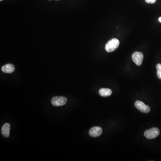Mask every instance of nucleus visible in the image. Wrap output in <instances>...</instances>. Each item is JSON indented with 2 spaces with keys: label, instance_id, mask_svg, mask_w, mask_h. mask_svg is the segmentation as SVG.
<instances>
[{
  "label": "nucleus",
  "instance_id": "f257e3e1",
  "mask_svg": "<svg viewBox=\"0 0 161 161\" xmlns=\"http://www.w3.org/2000/svg\"><path fill=\"white\" fill-rule=\"evenodd\" d=\"M119 45V40L114 38L107 42L105 46V50L108 52H113L117 49Z\"/></svg>",
  "mask_w": 161,
  "mask_h": 161
},
{
  "label": "nucleus",
  "instance_id": "f03ea898",
  "mask_svg": "<svg viewBox=\"0 0 161 161\" xmlns=\"http://www.w3.org/2000/svg\"><path fill=\"white\" fill-rule=\"evenodd\" d=\"M160 131L157 127H153L151 129L146 130L144 133V136L146 138L149 139L155 138L159 136Z\"/></svg>",
  "mask_w": 161,
  "mask_h": 161
},
{
  "label": "nucleus",
  "instance_id": "7ed1b4c3",
  "mask_svg": "<svg viewBox=\"0 0 161 161\" xmlns=\"http://www.w3.org/2000/svg\"><path fill=\"white\" fill-rule=\"evenodd\" d=\"M66 98L62 96L54 97L51 100V103L53 106L59 107L65 105L66 103Z\"/></svg>",
  "mask_w": 161,
  "mask_h": 161
},
{
  "label": "nucleus",
  "instance_id": "20e7f679",
  "mask_svg": "<svg viewBox=\"0 0 161 161\" xmlns=\"http://www.w3.org/2000/svg\"><path fill=\"white\" fill-rule=\"evenodd\" d=\"M135 106L141 112L145 113H148L150 111V107L141 101H137L135 102Z\"/></svg>",
  "mask_w": 161,
  "mask_h": 161
},
{
  "label": "nucleus",
  "instance_id": "39448f33",
  "mask_svg": "<svg viewBox=\"0 0 161 161\" xmlns=\"http://www.w3.org/2000/svg\"><path fill=\"white\" fill-rule=\"evenodd\" d=\"M132 60L137 66H140L142 65L144 55L143 53L138 52H135L132 56Z\"/></svg>",
  "mask_w": 161,
  "mask_h": 161
},
{
  "label": "nucleus",
  "instance_id": "423d86ee",
  "mask_svg": "<svg viewBox=\"0 0 161 161\" xmlns=\"http://www.w3.org/2000/svg\"><path fill=\"white\" fill-rule=\"evenodd\" d=\"M89 135L93 138L99 137L102 133V129L100 127L95 126L92 127L89 132Z\"/></svg>",
  "mask_w": 161,
  "mask_h": 161
},
{
  "label": "nucleus",
  "instance_id": "0eeeda50",
  "mask_svg": "<svg viewBox=\"0 0 161 161\" xmlns=\"http://www.w3.org/2000/svg\"><path fill=\"white\" fill-rule=\"evenodd\" d=\"M2 70L5 73H11L15 70V67L12 64H8L2 67Z\"/></svg>",
  "mask_w": 161,
  "mask_h": 161
},
{
  "label": "nucleus",
  "instance_id": "6e6552de",
  "mask_svg": "<svg viewBox=\"0 0 161 161\" xmlns=\"http://www.w3.org/2000/svg\"><path fill=\"white\" fill-rule=\"evenodd\" d=\"M10 125L9 123H6L2 126V134L4 137L5 138H8L9 136V131H10Z\"/></svg>",
  "mask_w": 161,
  "mask_h": 161
},
{
  "label": "nucleus",
  "instance_id": "1a4fd4ad",
  "mask_svg": "<svg viewBox=\"0 0 161 161\" xmlns=\"http://www.w3.org/2000/svg\"><path fill=\"white\" fill-rule=\"evenodd\" d=\"M112 94V91L111 89L108 88H101L99 90V94L100 96L104 97L109 96Z\"/></svg>",
  "mask_w": 161,
  "mask_h": 161
},
{
  "label": "nucleus",
  "instance_id": "9d476101",
  "mask_svg": "<svg viewBox=\"0 0 161 161\" xmlns=\"http://www.w3.org/2000/svg\"><path fill=\"white\" fill-rule=\"evenodd\" d=\"M156 69L157 70V74L158 78L161 79V64H158L156 66Z\"/></svg>",
  "mask_w": 161,
  "mask_h": 161
},
{
  "label": "nucleus",
  "instance_id": "9b49d317",
  "mask_svg": "<svg viewBox=\"0 0 161 161\" xmlns=\"http://www.w3.org/2000/svg\"><path fill=\"white\" fill-rule=\"evenodd\" d=\"M157 0H145V2L148 4H154V3L156 2Z\"/></svg>",
  "mask_w": 161,
  "mask_h": 161
},
{
  "label": "nucleus",
  "instance_id": "f8f14e48",
  "mask_svg": "<svg viewBox=\"0 0 161 161\" xmlns=\"http://www.w3.org/2000/svg\"><path fill=\"white\" fill-rule=\"evenodd\" d=\"M159 21L160 22V23H161V17H160V18H159Z\"/></svg>",
  "mask_w": 161,
  "mask_h": 161
},
{
  "label": "nucleus",
  "instance_id": "ddd939ff",
  "mask_svg": "<svg viewBox=\"0 0 161 161\" xmlns=\"http://www.w3.org/2000/svg\"><path fill=\"white\" fill-rule=\"evenodd\" d=\"M3 1V0H0V1H1V2H2V1Z\"/></svg>",
  "mask_w": 161,
  "mask_h": 161
},
{
  "label": "nucleus",
  "instance_id": "4468645a",
  "mask_svg": "<svg viewBox=\"0 0 161 161\" xmlns=\"http://www.w3.org/2000/svg\"><path fill=\"white\" fill-rule=\"evenodd\" d=\"M55 1H59V0H55Z\"/></svg>",
  "mask_w": 161,
  "mask_h": 161
}]
</instances>
